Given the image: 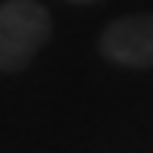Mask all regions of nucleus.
<instances>
[{
    "label": "nucleus",
    "mask_w": 153,
    "mask_h": 153,
    "mask_svg": "<svg viewBox=\"0 0 153 153\" xmlns=\"http://www.w3.org/2000/svg\"><path fill=\"white\" fill-rule=\"evenodd\" d=\"M50 38V13L38 0L0 3V72H22Z\"/></svg>",
    "instance_id": "1"
},
{
    "label": "nucleus",
    "mask_w": 153,
    "mask_h": 153,
    "mask_svg": "<svg viewBox=\"0 0 153 153\" xmlns=\"http://www.w3.org/2000/svg\"><path fill=\"white\" fill-rule=\"evenodd\" d=\"M100 50L106 59L128 69H150L153 66V16H122L106 25L100 38Z\"/></svg>",
    "instance_id": "2"
},
{
    "label": "nucleus",
    "mask_w": 153,
    "mask_h": 153,
    "mask_svg": "<svg viewBox=\"0 0 153 153\" xmlns=\"http://www.w3.org/2000/svg\"><path fill=\"white\" fill-rule=\"evenodd\" d=\"M72 3H97V0H72Z\"/></svg>",
    "instance_id": "3"
}]
</instances>
